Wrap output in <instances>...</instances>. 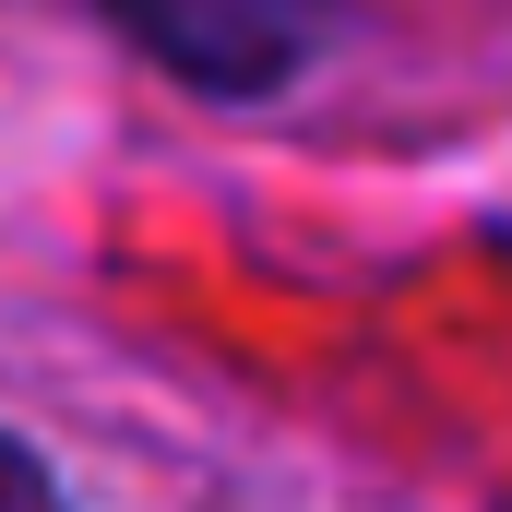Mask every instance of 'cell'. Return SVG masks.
I'll return each instance as SVG.
<instances>
[{
  "label": "cell",
  "mask_w": 512,
  "mask_h": 512,
  "mask_svg": "<svg viewBox=\"0 0 512 512\" xmlns=\"http://www.w3.org/2000/svg\"><path fill=\"white\" fill-rule=\"evenodd\" d=\"M131 36H143L155 60L203 72L215 96H251V84H274V72L310 48L298 12H131Z\"/></svg>",
  "instance_id": "obj_1"
},
{
  "label": "cell",
  "mask_w": 512,
  "mask_h": 512,
  "mask_svg": "<svg viewBox=\"0 0 512 512\" xmlns=\"http://www.w3.org/2000/svg\"><path fill=\"white\" fill-rule=\"evenodd\" d=\"M0 512H60V489H48V465H36L24 441H0Z\"/></svg>",
  "instance_id": "obj_2"
}]
</instances>
